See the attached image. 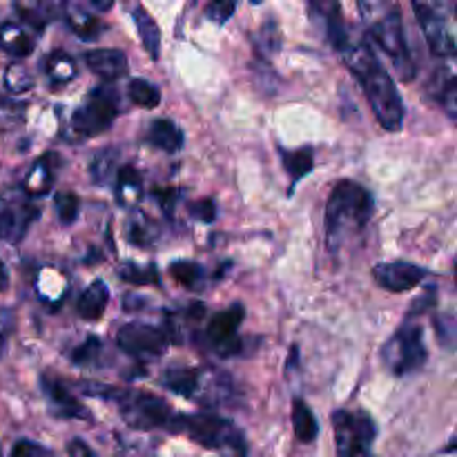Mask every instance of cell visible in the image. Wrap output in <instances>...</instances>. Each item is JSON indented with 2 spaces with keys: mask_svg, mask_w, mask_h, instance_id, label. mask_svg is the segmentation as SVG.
I'll return each mask as SVG.
<instances>
[{
  "mask_svg": "<svg viewBox=\"0 0 457 457\" xmlns=\"http://www.w3.org/2000/svg\"><path fill=\"white\" fill-rule=\"evenodd\" d=\"M54 204H56L58 219H61L62 226H71V223L79 219L80 201L74 192H58V195L54 196Z\"/></svg>",
  "mask_w": 457,
  "mask_h": 457,
  "instance_id": "e575fe53",
  "label": "cell"
},
{
  "mask_svg": "<svg viewBox=\"0 0 457 457\" xmlns=\"http://www.w3.org/2000/svg\"><path fill=\"white\" fill-rule=\"evenodd\" d=\"M40 210L21 186L0 187V239L18 244L38 219Z\"/></svg>",
  "mask_w": 457,
  "mask_h": 457,
  "instance_id": "9c48e42d",
  "label": "cell"
},
{
  "mask_svg": "<svg viewBox=\"0 0 457 457\" xmlns=\"http://www.w3.org/2000/svg\"><path fill=\"white\" fill-rule=\"evenodd\" d=\"M373 196L360 183L342 179L326 204V245L337 253L353 237L360 235L373 217Z\"/></svg>",
  "mask_w": 457,
  "mask_h": 457,
  "instance_id": "7a4b0ae2",
  "label": "cell"
},
{
  "mask_svg": "<svg viewBox=\"0 0 457 457\" xmlns=\"http://www.w3.org/2000/svg\"><path fill=\"white\" fill-rule=\"evenodd\" d=\"M128 230H129V241H132V244H137V245H150L152 241L156 239L154 223L147 221L143 214H137V217L129 221Z\"/></svg>",
  "mask_w": 457,
  "mask_h": 457,
  "instance_id": "d590c367",
  "label": "cell"
},
{
  "mask_svg": "<svg viewBox=\"0 0 457 457\" xmlns=\"http://www.w3.org/2000/svg\"><path fill=\"white\" fill-rule=\"evenodd\" d=\"M65 18H67V25H70V29L83 40H94L103 29L101 22L96 21V16H92L89 12H85L80 4H65Z\"/></svg>",
  "mask_w": 457,
  "mask_h": 457,
  "instance_id": "d4e9b609",
  "label": "cell"
},
{
  "mask_svg": "<svg viewBox=\"0 0 457 457\" xmlns=\"http://www.w3.org/2000/svg\"><path fill=\"white\" fill-rule=\"evenodd\" d=\"M132 16H134V25H137V29H138V36H141L143 47H145L147 54H150V56L156 61L161 54L159 25H156L154 18H152L150 13H147V9L141 7V4H137V7L132 9Z\"/></svg>",
  "mask_w": 457,
  "mask_h": 457,
  "instance_id": "603a6c76",
  "label": "cell"
},
{
  "mask_svg": "<svg viewBox=\"0 0 457 457\" xmlns=\"http://www.w3.org/2000/svg\"><path fill=\"white\" fill-rule=\"evenodd\" d=\"M205 369H170L161 375V386L177 395L199 400Z\"/></svg>",
  "mask_w": 457,
  "mask_h": 457,
  "instance_id": "e0dca14e",
  "label": "cell"
},
{
  "mask_svg": "<svg viewBox=\"0 0 457 457\" xmlns=\"http://www.w3.org/2000/svg\"><path fill=\"white\" fill-rule=\"evenodd\" d=\"M116 272H119L120 279L128 281V284H132V286H159L161 284L159 270H156L154 263H150V266L123 263V266H120Z\"/></svg>",
  "mask_w": 457,
  "mask_h": 457,
  "instance_id": "1f68e13d",
  "label": "cell"
},
{
  "mask_svg": "<svg viewBox=\"0 0 457 457\" xmlns=\"http://www.w3.org/2000/svg\"><path fill=\"white\" fill-rule=\"evenodd\" d=\"M254 47H257L259 56H263V58H270L279 52L281 49V29H279V25H277L275 18H270V21H266L262 27H259L257 36H254Z\"/></svg>",
  "mask_w": 457,
  "mask_h": 457,
  "instance_id": "f1b7e54d",
  "label": "cell"
},
{
  "mask_svg": "<svg viewBox=\"0 0 457 457\" xmlns=\"http://www.w3.org/2000/svg\"><path fill=\"white\" fill-rule=\"evenodd\" d=\"M170 277L177 279L183 288L199 290L205 281V270L195 262H174L170 263Z\"/></svg>",
  "mask_w": 457,
  "mask_h": 457,
  "instance_id": "f546056e",
  "label": "cell"
},
{
  "mask_svg": "<svg viewBox=\"0 0 457 457\" xmlns=\"http://www.w3.org/2000/svg\"><path fill=\"white\" fill-rule=\"evenodd\" d=\"M437 101L445 107L446 114L451 119H455V107H457V87H455V76L446 74V80L440 85V94H437Z\"/></svg>",
  "mask_w": 457,
  "mask_h": 457,
  "instance_id": "8d00e7d4",
  "label": "cell"
},
{
  "mask_svg": "<svg viewBox=\"0 0 457 457\" xmlns=\"http://www.w3.org/2000/svg\"><path fill=\"white\" fill-rule=\"evenodd\" d=\"M116 114H119V94L114 92V87L112 85L94 87L83 105L71 116V129L80 138L98 137L101 132L110 129Z\"/></svg>",
  "mask_w": 457,
  "mask_h": 457,
  "instance_id": "ba28073f",
  "label": "cell"
},
{
  "mask_svg": "<svg viewBox=\"0 0 457 457\" xmlns=\"http://www.w3.org/2000/svg\"><path fill=\"white\" fill-rule=\"evenodd\" d=\"M384 364L393 375H413L427 364V346H424V330L415 321L406 320V324L391 337L384 346Z\"/></svg>",
  "mask_w": 457,
  "mask_h": 457,
  "instance_id": "52a82bcc",
  "label": "cell"
},
{
  "mask_svg": "<svg viewBox=\"0 0 457 457\" xmlns=\"http://www.w3.org/2000/svg\"><path fill=\"white\" fill-rule=\"evenodd\" d=\"M107 303H110V288H107L105 281H92L79 299V315L85 321L101 320L103 312L107 311Z\"/></svg>",
  "mask_w": 457,
  "mask_h": 457,
  "instance_id": "ffe728a7",
  "label": "cell"
},
{
  "mask_svg": "<svg viewBox=\"0 0 457 457\" xmlns=\"http://www.w3.org/2000/svg\"><path fill=\"white\" fill-rule=\"evenodd\" d=\"M436 330H437V337H440L442 344L451 346L455 339V321L453 315H442L436 320Z\"/></svg>",
  "mask_w": 457,
  "mask_h": 457,
  "instance_id": "b9f144b4",
  "label": "cell"
},
{
  "mask_svg": "<svg viewBox=\"0 0 457 457\" xmlns=\"http://www.w3.org/2000/svg\"><path fill=\"white\" fill-rule=\"evenodd\" d=\"M119 163V154H116L114 147H107V150H101L96 156H94L92 165H89V172H92V179L96 186H107L112 179H116V168Z\"/></svg>",
  "mask_w": 457,
  "mask_h": 457,
  "instance_id": "83f0119b",
  "label": "cell"
},
{
  "mask_svg": "<svg viewBox=\"0 0 457 457\" xmlns=\"http://www.w3.org/2000/svg\"><path fill=\"white\" fill-rule=\"evenodd\" d=\"M0 49L12 54V56L25 58L34 54L36 38L25 27L16 25V22H3L0 25Z\"/></svg>",
  "mask_w": 457,
  "mask_h": 457,
  "instance_id": "44dd1931",
  "label": "cell"
},
{
  "mask_svg": "<svg viewBox=\"0 0 457 457\" xmlns=\"http://www.w3.org/2000/svg\"><path fill=\"white\" fill-rule=\"evenodd\" d=\"M4 87L12 94H22L27 92V89L34 87V79H31V74L27 71L25 65L13 62V65H9L7 71H4Z\"/></svg>",
  "mask_w": 457,
  "mask_h": 457,
  "instance_id": "836d02e7",
  "label": "cell"
},
{
  "mask_svg": "<svg viewBox=\"0 0 457 457\" xmlns=\"http://www.w3.org/2000/svg\"><path fill=\"white\" fill-rule=\"evenodd\" d=\"M235 9H237L235 3L217 0V3L208 4V9H205V16H208V21L217 22V25H223V22L230 21V16L235 13Z\"/></svg>",
  "mask_w": 457,
  "mask_h": 457,
  "instance_id": "f35d334b",
  "label": "cell"
},
{
  "mask_svg": "<svg viewBox=\"0 0 457 457\" xmlns=\"http://www.w3.org/2000/svg\"><path fill=\"white\" fill-rule=\"evenodd\" d=\"M9 457H52L49 451L45 446H40L38 442H31V440H21L13 445L12 455Z\"/></svg>",
  "mask_w": 457,
  "mask_h": 457,
  "instance_id": "ab89813d",
  "label": "cell"
},
{
  "mask_svg": "<svg viewBox=\"0 0 457 457\" xmlns=\"http://www.w3.org/2000/svg\"><path fill=\"white\" fill-rule=\"evenodd\" d=\"M183 141H186L183 129L170 119L152 120L150 128H147V143L159 147V150L168 152V154H174V152L181 150Z\"/></svg>",
  "mask_w": 457,
  "mask_h": 457,
  "instance_id": "ac0fdd59",
  "label": "cell"
},
{
  "mask_svg": "<svg viewBox=\"0 0 457 457\" xmlns=\"http://www.w3.org/2000/svg\"><path fill=\"white\" fill-rule=\"evenodd\" d=\"M279 154H281V161H284L286 172L290 174L293 181H299V179L306 177V174L312 170V165H315L311 147H302V150H284V147H281Z\"/></svg>",
  "mask_w": 457,
  "mask_h": 457,
  "instance_id": "4316f807",
  "label": "cell"
},
{
  "mask_svg": "<svg viewBox=\"0 0 457 457\" xmlns=\"http://www.w3.org/2000/svg\"><path fill=\"white\" fill-rule=\"evenodd\" d=\"M170 333L161 326L141 324V321H132L119 328L116 333V344L123 353L137 357V360H152V357H161L168 351Z\"/></svg>",
  "mask_w": 457,
  "mask_h": 457,
  "instance_id": "30bf717a",
  "label": "cell"
},
{
  "mask_svg": "<svg viewBox=\"0 0 457 457\" xmlns=\"http://www.w3.org/2000/svg\"><path fill=\"white\" fill-rule=\"evenodd\" d=\"M154 199H156V204L161 205V210H163L168 217H172L174 205H177V201H179V190L177 187H156Z\"/></svg>",
  "mask_w": 457,
  "mask_h": 457,
  "instance_id": "60d3db41",
  "label": "cell"
},
{
  "mask_svg": "<svg viewBox=\"0 0 457 457\" xmlns=\"http://www.w3.org/2000/svg\"><path fill=\"white\" fill-rule=\"evenodd\" d=\"M335 445L337 457H373V442L378 431L369 413L361 411H335L333 413Z\"/></svg>",
  "mask_w": 457,
  "mask_h": 457,
  "instance_id": "8992f818",
  "label": "cell"
},
{
  "mask_svg": "<svg viewBox=\"0 0 457 457\" xmlns=\"http://www.w3.org/2000/svg\"><path fill=\"white\" fill-rule=\"evenodd\" d=\"M373 277L384 290L391 293H404V290L415 288L422 284L428 277V270L422 266H415L409 262H391V263H378L373 268Z\"/></svg>",
  "mask_w": 457,
  "mask_h": 457,
  "instance_id": "4fadbf2b",
  "label": "cell"
},
{
  "mask_svg": "<svg viewBox=\"0 0 457 457\" xmlns=\"http://www.w3.org/2000/svg\"><path fill=\"white\" fill-rule=\"evenodd\" d=\"M85 62L94 74L101 76L107 83L128 74V56L120 49H94L85 54Z\"/></svg>",
  "mask_w": 457,
  "mask_h": 457,
  "instance_id": "2e32d148",
  "label": "cell"
},
{
  "mask_svg": "<svg viewBox=\"0 0 457 457\" xmlns=\"http://www.w3.org/2000/svg\"><path fill=\"white\" fill-rule=\"evenodd\" d=\"M43 391L45 397L49 400V406L54 409V413L61 415L65 420H87L89 413L83 404L74 397V393L56 378H49L43 375Z\"/></svg>",
  "mask_w": 457,
  "mask_h": 457,
  "instance_id": "9a60e30c",
  "label": "cell"
},
{
  "mask_svg": "<svg viewBox=\"0 0 457 457\" xmlns=\"http://www.w3.org/2000/svg\"><path fill=\"white\" fill-rule=\"evenodd\" d=\"M67 453H70V457H98L92 449H89L87 442L79 440V437L70 442V446H67Z\"/></svg>",
  "mask_w": 457,
  "mask_h": 457,
  "instance_id": "ee69618b",
  "label": "cell"
},
{
  "mask_svg": "<svg viewBox=\"0 0 457 457\" xmlns=\"http://www.w3.org/2000/svg\"><path fill=\"white\" fill-rule=\"evenodd\" d=\"M45 74H47L49 83H52L54 87L70 83L76 76V61L67 52L56 49V52L49 54L47 61H45Z\"/></svg>",
  "mask_w": 457,
  "mask_h": 457,
  "instance_id": "484cf974",
  "label": "cell"
},
{
  "mask_svg": "<svg viewBox=\"0 0 457 457\" xmlns=\"http://www.w3.org/2000/svg\"><path fill=\"white\" fill-rule=\"evenodd\" d=\"M339 54H342L348 70L355 74V79L364 87L370 110H373L379 125L388 132H397L404 123V103H402L395 83L382 67V62L378 61L373 49L366 43L351 38L339 49Z\"/></svg>",
  "mask_w": 457,
  "mask_h": 457,
  "instance_id": "6da1fadb",
  "label": "cell"
},
{
  "mask_svg": "<svg viewBox=\"0 0 457 457\" xmlns=\"http://www.w3.org/2000/svg\"><path fill=\"white\" fill-rule=\"evenodd\" d=\"M16 12L22 21L36 31L45 29L52 21H56L61 13H65L62 3H16Z\"/></svg>",
  "mask_w": 457,
  "mask_h": 457,
  "instance_id": "7402d4cb",
  "label": "cell"
},
{
  "mask_svg": "<svg viewBox=\"0 0 457 457\" xmlns=\"http://www.w3.org/2000/svg\"><path fill=\"white\" fill-rule=\"evenodd\" d=\"M85 391H94L89 395H101L105 400L114 402L120 411V418L137 431H154V428H163V431L177 433L179 418L172 411V406L163 400V397L154 395L147 391H119L112 386H92L85 384Z\"/></svg>",
  "mask_w": 457,
  "mask_h": 457,
  "instance_id": "3957f363",
  "label": "cell"
},
{
  "mask_svg": "<svg viewBox=\"0 0 457 457\" xmlns=\"http://www.w3.org/2000/svg\"><path fill=\"white\" fill-rule=\"evenodd\" d=\"M13 330V312L0 311V357H3L4 348H7V337Z\"/></svg>",
  "mask_w": 457,
  "mask_h": 457,
  "instance_id": "7bdbcfd3",
  "label": "cell"
},
{
  "mask_svg": "<svg viewBox=\"0 0 457 457\" xmlns=\"http://www.w3.org/2000/svg\"><path fill=\"white\" fill-rule=\"evenodd\" d=\"M143 199V177L134 165H123L116 172V201L123 208H137Z\"/></svg>",
  "mask_w": 457,
  "mask_h": 457,
  "instance_id": "d6986e66",
  "label": "cell"
},
{
  "mask_svg": "<svg viewBox=\"0 0 457 457\" xmlns=\"http://www.w3.org/2000/svg\"><path fill=\"white\" fill-rule=\"evenodd\" d=\"M245 317L241 303H232L228 311L217 312L205 326L204 339L219 357H237L244 353V342L239 339V326Z\"/></svg>",
  "mask_w": 457,
  "mask_h": 457,
  "instance_id": "8fae6325",
  "label": "cell"
},
{
  "mask_svg": "<svg viewBox=\"0 0 457 457\" xmlns=\"http://www.w3.org/2000/svg\"><path fill=\"white\" fill-rule=\"evenodd\" d=\"M128 94H129V101H132L134 105L143 107V110H154V107H159L161 103V89L145 79L129 80Z\"/></svg>",
  "mask_w": 457,
  "mask_h": 457,
  "instance_id": "4dcf8cb0",
  "label": "cell"
},
{
  "mask_svg": "<svg viewBox=\"0 0 457 457\" xmlns=\"http://www.w3.org/2000/svg\"><path fill=\"white\" fill-rule=\"evenodd\" d=\"M58 168H61V156L56 152H47V154L40 156L34 165L27 172L25 181H22V190L27 192L29 199H40V196L47 195L54 187L56 181Z\"/></svg>",
  "mask_w": 457,
  "mask_h": 457,
  "instance_id": "5bb4252c",
  "label": "cell"
},
{
  "mask_svg": "<svg viewBox=\"0 0 457 457\" xmlns=\"http://www.w3.org/2000/svg\"><path fill=\"white\" fill-rule=\"evenodd\" d=\"M370 18L373 21L369 22V29L373 40L378 43V47L386 54L388 61L395 67L402 80H413L415 61L409 52V45H406V29L400 12L395 7H391L388 12L384 9L379 16Z\"/></svg>",
  "mask_w": 457,
  "mask_h": 457,
  "instance_id": "5b68a950",
  "label": "cell"
},
{
  "mask_svg": "<svg viewBox=\"0 0 457 457\" xmlns=\"http://www.w3.org/2000/svg\"><path fill=\"white\" fill-rule=\"evenodd\" d=\"M187 210H190L192 219H196V221L201 223H212L214 219H217V205H214L212 199L192 201V204L187 205Z\"/></svg>",
  "mask_w": 457,
  "mask_h": 457,
  "instance_id": "74e56055",
  "label": "cell"
},
{
  "mask_svg": "<svg viewBox=\"0 0 457 457\" xmlns=\"http://www.w3.org/2000/svg\"><path fill=\"white\" fill-rule=\"evenodd\" d=\"M0 457H3V453H0Z\"/></svg>",
  "mask_w": 457,
  "mask_h": 457,
  "instance_id": "bcb514c9",
  "label": "cell"
},
{
  "mask_svg": "<svg viewBox=\"0 0 457 457\" xmlns=\"http://www.w3.org/2000/svg\"><path fill=\"white\" fill-rule=\"evenodd\" d=\"M293 428L295 436L302 445H311V442L317 440L320 436V424H317L315 413L311 411V406L306 404L303 400H295L293 402Z\"/></svg>",
  "mask_w": 457,
  "mask_h": 457,
  "instance_id": "cb8c5ba5",
  "label": "cell"
},
{
  "mask_svg": "<svg viewBox=\"0 0 457 457\" xmlns=\"http://www.w3.org/2000/svg\"><path fill=\"white\" fill-rule=\"evenodd\" d=\"M9 284V275H7V268H4L3 259H0V293H3L4 288H7Z\"/></svg>",
  "mask_w": 457,
  "mask_h": 457,
  "instance_id": "f6af8a7d",
  "label": "cell"
},
{
  "mask_svg": "<svg viewBox=\"0 0 457 457\" xmlns=\"http://www.w3.org/2000/svg\"><path fill=\"white\" fill-rule=\"evenodd\" d=\"M413 12L418 16L420 27H422L424 36H427V43L431 47V52L436 56H453L455 54V38L453 31H451L446 16L433 4H413Z\"/></svg>",
  "mask_w": 457,
  "mask_h": 457,
  "instance_id": "7c38bea8",
  "label": "cell"
},
{
  "mask_svg": "<svg viewBox=\"0 0 457 457\" xmlns=\"http://www.w3.org/2000/svg\"><path fill=\"white\" fill-rule=\"evenodd\" d=\"M101 357H103V342L101 337H87L80 346L74 348L71 353V361L76 366H98L101 364Z\"/></svg>",
  "mask_w": 457,
  "mask_h": 457,
  "instance_id": "d6a6232c",
  "label": "cell"
},
{
  "mask_svg": "<svg viewBox=\"0 0 457 457\" xmlns=\"http://www.w3.org/2000/svg\"><path fill=\"white\" fill-rule=\"evenodd\" d=\"M177 433H186L204 449L217 451L221 457H248L245 436L226 418L214 413H195L179 418Z\"/></svg>",
  "mask_w": 457,
  "mask_h": 457,
  "instance_id": "277c9868",
  "label": "cell"
}]
</instances>
